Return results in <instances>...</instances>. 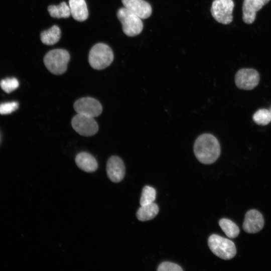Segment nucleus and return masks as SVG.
<instances>
[{"label": "nucleus", "mask_w": 271, "mask_h": 271, "mask_svg": "<svg viewBox=\"0 0 271 271\" xmlns=\"http://www.w3.org/2000/svg\"><path fill=\"white\" fill-rule=\"evenodd\" d=\"M75 160L78 168L88 173L93 172L98 168L97 162L95 158L87 152L79 153L76 156Z\"/></svg>", "instance_id": "14"}, {"label": "nucleus", "mask_w": 271, "mask_h": 271, "mask_svg": "<svg viewBox=\"0 0 271 271\" xmlns=\"http://www.w3.org/2000/svg\"><path fill=\"white\" fill-rule=\"evenodd\" d=\"M252 119L258 125H267L271 121V112L266 109H259L254 113Z\"/></svg>", "instance_id": "21"}, {"label": "nucleus", "mask_w": 271, "mask_h": 271, "mask_svg": "<svg viewBox=\"0 0 271 271\" xmlns=\"http://www.w3.org/2000/svg\"><path fill=\"white\" fill-rule=\"evenodd\" d=\"M234 7V4L232 0H214L211 8V13L217 22L227 25L232 21Z\"/></svg>", "instance_id": "6"}, {"label": "nucleus", "mask_w": 271, "mask_h": 271, "mask_svg": "<svg viewBox=\"0 0 271 271\" xmlns=\"http://www.w3.org/2000/svg\"><path fill=\"white\" fill-rule=\"evenodd\" d=\"M73 107L77 113L92 117L99 116L102 111L100 103L97 99L90 97L77 99L74 102Z\"/></svg>", "instance_id": "9"}, {"label": "nucleus", "mask_w": 271, "mask_h": 271, "mask_svg": "<svg viewBox=\"0 0 271 271\" xmlns=\"http://www.w3.org/2000/svg\"><path fill=\"white\" fill-rule=\"evenodd\" d=\"M122 3L124 8L142 19H147L152 14L151 6L144 0H122Z\"/></svg>", "instance_id": "13"}, {"label": "nucleus", "mask_w": 271, "mask_h": 271, "mask_svg": "<svg viewBox=\"0 0 271 271\" xmlns=\"http://www.w3.org/2000/svg\"><path fill=\"white\" fill-rule=\"evenodd\" d=\"M219 224L223 231L228 237L234 238L238 235L239 229L232 221L228 219L222 218L219 220Z\"/></svg>", "instance_id": "19"}, {"label": "nucleus", "mask_w": 271, "mask_h": 271, "mask_svg": "<svg viewBox=\"0 0 271 271\" xmlns=\"http://www.w3.org/2000/svg\"><path fill=\"white\" fill-rule=\"evenodd\" d=\"M264 225V219L262 214L257 210L251 209L245 215L242 227L248 233H255L260 231Z\"/></svg>", "instance_id": "11"}, {"label": "nucleus", "mask_w": 271, "mask_h": 271, "mask_svg": "<svg viewBox=\"0 0 271 271\" xmlns=\"http://www.w3.org/2000/svg\"><path fill=\"white\" fill-rule=\"evenodd\" d=\"M106 172L108 178L114 183L120 182L125 173V166L122 160L118 156L110 157L106 164Z\"/></svg>", "instance_id": "10"}, {"label": "nucleus", "mask_w": 271, "mask_h": 271, "mask_svg": "<svg viewBox=\"0 0 271 271\" xmlns=\"http://www.w3.org/2000/svg\"><path fill=\"white\" fill-rule=\"evenodd\" d=\"M73 128L80 135L90 137L94 135L98 130V125L94 117L79 114L71 120Z\"/></svg>", "instance_id": "7"}, {"label": "nucleus", "mask_w": 271, "mask_h": 271, "mask_svg": "<svg viewBox=\"0 0 271 271\" xmlns=\"http://www.w3.org/2000/svg\"><path fill=\"white\" fill-rule=\"evenodd\" d=\"M260 79L258 72L252 68H242L239 70L235 75L236 86L241 89L251 90L258 84Z\"/></svg>", "instance_id": "8"}, {"label": "nucleus", "mask_w": 271, "mask_h": 271, "mask_svg": "<svg viewBox=\"0 0 271 271\" xmlns=\"http://www.w3.org/2000/svg\"><path fill=\"white\" fill-rule=\"evenodd\" d=\"M270 0H244L242 5V20L247 24L255 20L256 12Z\"/></svg>", "instance_id": "12"}, {"label": "nucleus", "mask_w": 271, "mask_h": 271, "mask_svg": "<svg viewBox=\"0 0 271 271\" xmlns=\"http://www.w3.org/2000/svg\"><path fill=\"white\" fill-rule=\"evenodd\" d=\"M42 42L47 45H52L57 43L61 37V30L56 25L41 33Z\"/></svg>", "instance_id": "17"}, {"label": "nucleus", "mask_w": 271, "mask_h": 271, "mask_svg": "<svg viewBox=\"0 0 271 271\" xmlns=\"http://www.w3.org/2000/svg\"><path fill=\"white\" fill-rule=\"evenodd\" d=\"M208 244L212 252L223 259H230L236 253L233 241L217 234H214L209 236Z\"/></svg>", "instance_id": "4"}, {"label": "nucleus", "mask_w": 271, "mask_h": 271, "mask_svg": "<svg viewBox=\"0 0 271 271\" xmlns=\"http://www.w3.org/2000/svg\"><path fill=\"white\" fill-rule=\"evenodd\" d=\"M113 60V53L106 44L98 43L91 49L88 56L90 65L96 70L103 69L109 66Z\"/></svg>", "instance_id": "3"}, {"label": "nucleus", "mask_w": 271, "mask_h": 271, "mask_svg": "<svg viewBox=\"0 0 271 271\" xmlns=\"http://www.w3.org/2000/svg\"><path fill=\"white\" fill-rule=\"evenodd\" d=\"M69 4L74 19L82 22L87 19L88 11L85 0H69Z\"/></svg>", "instance_id": "15"}, {"label": "nucleus", "mask_w": 271, "mask_h": 271, "mask_svg": "<svg viewBox=\"0 0 271 271\" xmlns=\"http://www.w3.org/2000/svg\"><path fill=\"white\" fill-rule=\"evenodd\" d=\"M117 17L122 24L123 32L126 36H135L142 31L143 23L142 19L125 8L118 10Z\"/></svg>", "instance_id": "5"}, {"label": "nucleus", "mask_w": 271, "mask_h": 271, "mask_svg": "<svg viewBox=\"0 0 271 271\" xmlns=\"http://www.w3.org/2000/svg\"><path fill=\"white\" fill-rule=\"evenodd\" d=\"M194 153L201 163L209 165L214 163L219 158L220 146L216 138L210 133H203L196 140Z\"/></svg>", "instance_id": "1"}, {"label": "nucleus", "mask_w": 271, "mask_h": 271, "mask_svg": "<svg viewBox=\"0 0 271 271\" xmlns=\"http://www.w3.org/2000/svg\"><path fill=\"white\" fill-rule=\"evenodd\" d=\"M48 11L50 15L54 18H67L71 15L69 6L64 2L61 3L58 6H49Z\"/></svg>", "instance_id": "18"}, {"label": "nucleus", "mask_w": 271, "mask_h": 271, "mask_svg": "<svg viewBox=\"0 0 271 271\" xmlns=\"http://www.w3.org/2000/svg\"><path fill=\"white\" fill-rule=\"evenodd\" d=\"M18 103L15 101L3 103L0 104V114H8L16 110Z\"/></svg>", "instance_id": "23"}, {"label": "nucleus", "mask_w": 271, "mask_h": 271, "mask_svg": "<svg viewBox=\"0 0 271 271\" xmlns=\"http://www.w3.org/2000/svg\"><path fill=\"white\" fill-rule=\"evenodd\" d=\"M18 80L15 78H7L0 82L2 89L7 93H10L16 89L19 86Z\"/></svg>", "instance_id": "22"}, {"label": "nucleus", "mask_w": 271, "mask_h": 271, "mask_svg": "<svg viewBox=\"0 0 271 271\" xmlns=\"http://www.w3.org/2000/svg\"><path fill=\"white\" fill-rule=\"evenodd\" d=\"M270 112H271V111H270Z\"/></svg>", "instance_id": "25"}, {"label": "nucleus", "mask_w": 271, "mask_h": 271, "mask_svg": "<svg viewBox=\"0 0 271 271\" xmlns=\"http://www.w3.org/2000/svg\"><path fill=\"white\" fill-rule=\"evenodd\" d=\"M156 191L155 189L149 186H145L142 190L140 199L141 206L152 203L156 199Z\"/></svg>", "instance_id": "20"}, {"label": "nucleus", "mask_w": 271, "mask_h": 271, "mask_svg": "<svg viewBox=\"0 0 271 271\" xmlns=\"http://www.w3.org/2000/svg\"><path fill=\"white\" fill-rule=\"evenodd\" d=\"M159 207L153 202L146 205L141 206L138 210L136 216L138 220L145 221L155 218L159 212Z\"/></svg>", "instance_id": "16"}, {"label": "nucleus", "mask_w": 271, "mask_h": 271, "mask_svg": "<svg viewBox=\"0 0 271 271\" xmlns=\"http://www.w3.org/2000/svg\"><path fill=\"white\" fill-rule=\"evenodd\" d=\"M158 271H182L183 269L177 264L164 261L162 262L157 268Z\"/></svg>", "instance_id": "24"}, {"label": "nucleus", "mask_w": 271, "mask_h": 271, "mask_svg": "<svg viewBox=\"0 0 271 271\" xmlns=\"http://www.w3.org/2000/svg\"><path fill=\"white\" fill-rule=\"evenodd\" d=\"M69 60V53L62 49L51 50L44 57V63L46 67L55 75H61L65 72Z\"/></svg>", "instance_id": "2"}]
</instances>
